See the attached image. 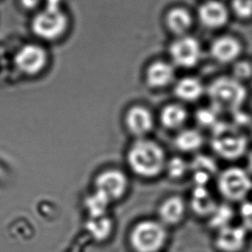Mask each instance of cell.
I'll list each match as a JSON object with an SVG mask.
<instances>
[{
  "label": "cell",
  "instance_id": "obj_1",
  "mask_svg": "<svg viewBox=\"0 0 252 252\" xmlns=\"http://www.w3.org/2000/svg\"><path fill=\"white\" fill-rule=\"evenodd\" d=\"M163 149L155 141L139 138L128 152V164L136 175L143 178H156L165 170Z\"/></svg>",
  "mask_w": 252,
  "mask_h": 252
},
{
  "label": "cell",
  "instance_id": "obj_2",
  "mask_svg": "<svg viewBox=\"0 0 252 252\" xmlns=\"http://www.w3.org/2000/svg\"><path fill=\"white\" fill-rule=\"evenodd\" d=\"M208 94L215 111L237 112L245 104L248 93L233 77L219 78L210 85Z\"/></svg>",
  "mask_w": 252,
  "mask_h": 252
},
{
  "label": "cell",
  "instance_id": "obj_3",
  "mask_svg": "<svg viewBox=\"0 0 252 252\" xmlns=\"http://www.w3.org/2000/svg\"><path fill=\"white\" fill-rule=\"evenodd\" d=\"M167 238L164 224L159 221L144 220L131 231L130 243L137 252H158L163 248Z\"/></svg>",
  "mask_w": 252,
  "mask_h": 252
},
{
  "label": "cell",
  "instance_id": "obj_4",
  "mask_svg": "<svg viewBox=\"0 0 252 252\" xmlns=\"http://www.w3.org/2000/svg\"><path fill=\"white\" fill-rule=\"evenodd\" d=\"M218 189L226 200L243 202L252 190V180L248 172L238 167L224 169L218 178Z\"/></svg>",
  "mask_w": 252,
  "mask_h": 252
},
{
  "label": "cell",
  "instance_id": "obj_5",
  "mask_svg": "<svg viewBox=\"0 0 252 252\" xmlns=\"http://www.w3.org/2000/svg\"><path fill=\"white\" fill-rule=\"evenodd\" d=\"M215 134L212 140L214 152L225 160H237L247 151L248 140L243 134L231 131L226 126H220L214 128Z\"/></svg>",
  "mask_w": 252,
  "mask_h": 252
},
{
  "label": "cell",
  "instance_id": "obj_6",
  "mask_svg": "<svg viewBox=\"0 0 252 252\" xmlns=\"http://www.w3.org/2000/svg\"><path fill=\"white\" fill-rule=\"evenodd\" d=\"M67 26V18L60 9L46 8L32 21L35 35L46 40H52L63 35Z\"/></svg>",
  "mask_w": 252,
  "mask_h": 252
},
{
  "label": "cell",
  "instance_id": "obj_7",
  "mask_svg": "<svg viewBox=\"0 0 252 252\" xmlns=\"http://www.w3.org/2000/svg\"><path fill=\"white\" fill-rule=\"evenodd\" d=\"M169 54L178 67H193L200 62L201 49L199 42L192 36L182 35L172 42Z\"/></svg>",
  "mask_w": 252,
  "mask_h": 252
},
{
  "label": "cell",
  "instance_id": "obj_8",
  "mask_svg": "<svg viewBox=\"0 0 252 252\" xmlns=\"http://www.w3.org/2000/svg\"><path fill=\"white\" fill-rule=\"evenodd\" d=\"M47 62L44 49L35 44H27L18 50L15 56V64L18 69L26 74H37Z\"/></svg>",
  "mask_w": 252,
  "mask_h": 252
},
{
  "label": "cell",
  "instance_id": "obj_9",
  "mask_svg": "<svg viewBox=\"0 0 252 252\" xmlns=\"http://www.w3.org/2000/svg\"><path fill=\"white\" fill-rule=\"evenodd\" d=\"M97 190L104 193L109 200H118L126 193L128 180L119 170H108L102 173L96 181Z\"/></svg>",
  "mask_w": 252,
  "mask_h": 252
},
{
  "label": "cell",
  "instance_id": "obj_10",
  "mask_svg": "<svg viewBox=\"0 0 252 252\" xmlns=\"http://www.w3.org/2000/svg\"><path fill=\"white\" fill-rule=\"evenodd\" d=\"M248 231L243 225L227 227L218 231L215 244L223 252H239L245 247Z\"/></svg>",
  "mask_w": 252,
  "mask_h": 252
},
{
  "label": "cell",
  "instance_id": "obj_11",
  "mask_svg": "<svg viewBox=\"0 0 252 252\" xmlns=\"http://www.w3.org/2000/svg\"><path fill=\"white\" fill-rule=\"evenodd\" d=\"M126 123L128 130L134 136L142 138L153 129L154 119L147 108L141 105H136L127 112Z\"/></svg>",
  "mask_w": 252,
  "mask_h": 252
},
{
  "label": "cell",
  "instance_id": "obj_12",
  "mask_svg": "<svg viewBox=\"0 0 252 252\" xmlns=\"http://www.w3.org/2000/svg\"><path fill=\"white\" fill-rule=\"evenodd\" d=\"M201 24L208 29H220L226 25L229 19L227 8L220 1L212 0L202 4L199 10Z\"/></svg>",
  "mask_w": 252,
  "mask_h": 252
},
{
  "label": "cell",
  "instance_id": "obj_13",
  "mask_svg": "<svg viewBox=\"0 0 252 252\" xmlns=\"http://www.w3.org/2000/svg\"><path fill=\"white\" fill-rule=\"evenodd\" d=\"M241 52V43L229 35L216 39L211 47L212 56L220 63H233L238 59Z\"/></svg>",
  "mask_w": 252,
  "mask_h": 252
},
{
  "label": "cell",
  "instance_id": "obj_14",
  "mask_svg": "<svg viewBox=\"0 0 252 252\" xmlns=\"http://www.w3.org/2000/svg\"><path fill=\"white\" fill-rule=\"evenodd\" d=\"M186 213L184 200L180 196L168 197L161 204L158 215L161 224L175 225L183 220Z\"/></svg>",
  "mask_w": 252,
  "mask_h": 252
},
{
  "label": "cell",
  "instance_id": "obj_15",
  "mask_svg": "<svg viewBox=\"0 0 252 252\" xmlns=\"http://www.w3.org/2000/svg\"><path fill=\"white\" fill-rule=\"evenodd\" d=\"M175 78V69L171 64L156 62L146 71L147 84L152 88H162L170 84Z\"/></svg>",
  "mask_w": 252,
  "mask_h": 252
},
{
  "label": "cell",
  "instance_id": "obj_16",
  "mask_svg": "<svg viewBox=\"0 0 252 252\" xmlns=\"http://www.w3.org/2000/svg\"><path fill=\"white\" fill-rule=\"evenodd\" d=\"M217 203L211 196L206 187H194L192 192L191 207L200 217H209L217 207Z\"/></svg>",
  "mask_w": 252,
  "mask_h": 252
},
{
  "label": "cell",
  "instance_id": "obj_17",
  "mask_svg": "<svg viewBox=\"0 0 252 252\" xmlns=\"http://www.w3.org/2000/svg\"><path fill=\"white\" fill-rule=\"evenodd\" d=\"M203 93V84L197 78H183L175 87V94L183 101H196L202 96Z\"/></svg>",
  "mask_w": 252,
  "mask_h": 252
},
{
  "label": "cell",
  "instance_id": "obj_18",
  "mask_svg": "<svg viewBox=\"0 0 252 252\" xmlns=\"http://www.w3.org/2000/svg\"><path fill=\"white\" fill-rule=\"evenodd\" d=\"M166 23L170 32L182 36L192 27L193 18L189 11L184 8H174L168 11Z\"/></svg>",
  "mask_w": 252,
  "mask_h": 252
},
{
  "label": "cell",
  "instance_id": "obj_19",
  "mask_svg": "<svg viewBox=\"0 0 252 252\" xmlns=\"http://www.w3.org/2000/svg\"><path fill=\"white\" fill-rule=\"evenodd\" d=\"M188 119V112L183 106L176 104L168 105L162 109L160 115L161 125L168 130L181 128Z\"/></svg>",
  "mask_w": 252,
  "mask_h": 252
},
{
  "label": "cell",
  "instance_id": "obj_20",
  "mask_svg": "<svg viewBox=\"0 0 252 252\" xmlns=\"http://www.w3.org/2000/svg\"><path fill=\"white\" fill-rule=\"evenodd\" d=\"M204 143V137L198 130L187 129L175 137V144L182 152H193L199 150Z\"/></svg>",
  "mask_w": 252,
  "mask_h": 252
},
{
  "label": "cell",
  "instance_id": "obj_21",
  "mask_svg": "<svg viewBox=\"0 0 252 252\" xmlns=\"http://www.w3.org/2000/svg\"><path fill=\"white\" fill-rule=\"evenodd\" d=\"M233 217L234 211L231 208V206L227 204H220L218 205L213 214L208 217V223L211 227L219 231L231 225Z\"/></svg>",
  "mask_w": 252,
  "mask_h": 252
},
{
  "label": "cell",
  "instance_id": "obj_22",
  "mask_svg": "<svg viewBox=\"0 0 252 252\" xmlns=\"http://www.w3.org/2000/svg\"><path fill=\"white\" fill-rule=\"evenodd\" d=\"M88 231L97 240H104L109 237L112 230V222L109 218H91L87 224Z\"/></svg>",
  "mask_w": 252,
  "mask_h": 252
},
{
  "label": "cell",
  "instance_id": "obj_23",
  "mask_svg": "<svg viewBox=\"0 0 252 252\" xmlns=\"http://www.w3.org/2000/svg\"><path fill=\"white\" fill-rule=\"evenodd\" d=\"M110 201L111 200H109L104 193L98 190L93 195L88 197L86 205L91 217H103L105 215V211L107 209Z\"/></svg>",
  "mask_w": 252,
  "mask_h": 252
},
{
  "label": "cell",
  "instance_id": "obj_24",
  "mask_svg": "<svg viewBox=\"0 0 252 252\" xmlns=\"http://www.w3.org/2000/svg\"><path fill=\"white\" fill-rule=\"evenodd\" d=\"M189 169L193 172H202L213 177L217 174L216 161L207 155H197L189 163Z\"/></svg>",
  "mask_w": 252,
  "mask_h": 252
},
{
  "label": "cell",
  "instance_id": "obj_25",
  "mask_svg": "<svg viewBox=\"0 0 252 252\" xmlns=\"http://www.w3.org/2000/svg\"><path fill=\"white\" fill-rule=\"evenodd\" d=\"M189 170V163L178 157H175L168 160L165 166V171L167 172L168 177L174 180L182 178Z\"/></svg>",
  "mask_w": 252,
  "mask_h": 252
},
{
  "label": "cell",
  "instance_id": "obj_26",
  "mask_svg": "<svg viewBox=\"0 0 252 252\" xmlns=\"http://www.w3.org/2000/svg\"><path fill=\"white\" fill-rule=\"evenodd\" d=\"M231 7L239 18L247 19L252 17V0H232Z\"/></svg>",
  "mask_w": 252,
  "mask_h": 252
},
{
  "label": "cell",
  "instance_id": "obj_27",
  "mask_svg": "<svg viewBox=\"0 0 252 252\" xmlns=\"http://www.w3.org/2000/svg\"><path fill=\"white\" fill-rule=\"evenodd\" d=\"M252 76V64L248 62H239L233 67V76L237 81H242L249 80Z\"/></svg>",
  "mask_w": 252,
  "mask_h": 252
},
{
  "label": "cell",
  "instance_id": "obj_28",
  "mask_svg": "<svg viewBox=\"0 0 252 252\" xmlns=\"http://www.w3.org/2000/svg\"><path fill=\"white\" fill-rule=\"evenodd\" d=\"M242 225L248 231H252V200H245L240 206Z\"/></svg>",
  "mask_w": 252,
  "mask_h": 252
},
{
  "label": "cell",
  "instance_id": "obj_29",
  "mask_svg": "<svg viewBox=\"0 0 252 252\" xmlns=\"http://www.w3.org/2000/svg\"><path fill=\"white\" fill-rule=\"evenodd\" d=\"M196 119L201 126H214L216 123V114L213 110H201L197 112Z\"/></svg>",
  "mask_w": 252,
  "mask_h": 252
},
{
  "label": "cell",
  "instance_id": "obj_30",
  "mask_svg": "<svg viewBox=\"0 0 252 252\" xmlns=\"http://www.w3.org/2000/svg\"><path fill=\"white\" fill-rule=\"evenodd\" d=\"M23 6L27 9H33L39 4L40 0H20Z\"/></svg>",
  "mask_w": 252,
  "mask_h": 252
},
{
  "label": "cell",
  "instance_id": "obj_31",
  "mask_svg": "<svg viewBox=\"0 0 252 252\" xmlns=\"http://www.w3.org/2000/svg\"><path fill=\"white\" fill-rule=\"evenodd\" d=\"M60 3H61V0H47L46 8L60 9Z\"/></svg>",
  "mask_w": 252,
  "mask_h": 252
},
{
  "label": "cell",
  "instance_id": "obj_32",
  "mask_svg": "<svg viewBox=\"0 0 252 252\" xmlns=\"http://www.w3.org/2000/svg\"><path fill=\"white\" fill-rule=\"evenodd\" d=\"M247 166H248V170L252 175V151L248 155V159H247Z\"/></svg>",
  "mask_w": 252,
  "mask_h": 252
}]
</instances>
